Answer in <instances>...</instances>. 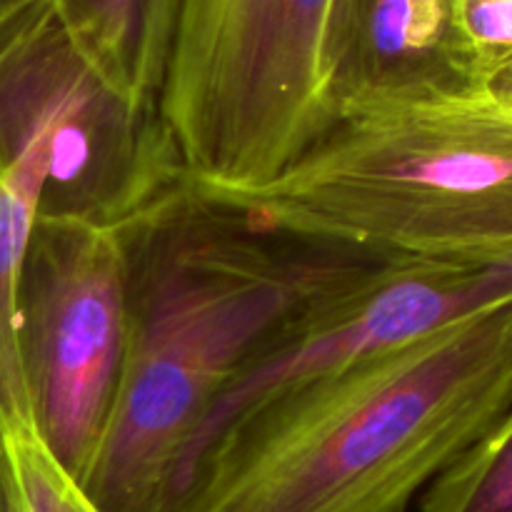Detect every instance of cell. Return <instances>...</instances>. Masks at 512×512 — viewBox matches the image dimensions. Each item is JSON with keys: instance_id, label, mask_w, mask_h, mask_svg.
I'll list each match as a JSON object with an SVG mask.
<instances>
[{"instance_id": "cell-11", "label": "cell", "mask_w": 512, "mask_h": 512, "mask_svg": "<svg viewBox=\"0 0 512 512\" xmlns=\"http://www.w3.org/2000/svg\"><path fill=\"white\" fill-rule=\"evenodd\" d=\"M0 445L13 473L20 512H103L25 415L0 410Z\"/></svg>"}, {"instance_id": "cell-8", "label": "cell", "mask_w": 512, "mask_h": 512, "mask_svg": "<svg viewBox=\"0 0 512 512\" xmlns=\"http://www.w3.org/2000/svg\"><path fill=\"white\" fill-rule=\"evenodd\" d=\"M328 63L338 115L388 100L483 93L455 0H333Z\"/></svg>"}, {"instance_id": "cell-4", "label": "cell", "mask_w": 512, "mask_h": 512, "mask_svg": "<svg viewBox=\"0 0 512 512\" xmlns=\"http://www.w3.org/2000/svg\"><path fill=\"white\" fill-rule=\"evenodd\" d=\"M333 0H178L158 118L193 188H253L338 120Z\"/></svg>"}, {"instance_id": "cell-13", "label": "cell", "mask_w": 512, "mask_h": 512, "mask_svg": "<svg viewBox=\"0 0 512 512\" xmlns=\"http://www.w3.org/2000/svg\"><path fill=\"white\" fill-rule=\"evenodd\" d=\"M0 512H20L18 508V495H15L13 473H10L8 458L0 445Z\"/></svg>"}, {"instance_id": "cell-2", "label": "cell", "mask_w": 512, "mask_h": 512, "mask_svg": "<svg viewBox=\"0 0 512 512\" xmlns=\"http://www.w3.org/2000/svg\"><path fill=\"white\" fill-rule=\"evenodd\" d=\"M512 405V300L245 410L168 512H408Z\"/></svg>"}, {"instance_id": "cell-1", "label": "cell", "mask_w": 512, "mask_h": 512, "mask_svg": "<svg viewBox=\"0 0 512 512\" xmlns=\"http://www.w3.org/2000/svg\"><path fill=\"white\" fill-rule=\"evenodd\" d=\"M123 235L125 363L80 485L103 512H168L185 450L240 365L370 258L253 228L185 180Z\"/></svg>"}, {"instance_id": "cell-5", "label": "cell", "mask_w": 512, "mask_h": 512, "mask_svg": "<svg viewBox=\"0 0 512 512\" xmlns=\"http://www.w3.org/2000/svg\"><path fill=\"white\" fill-rule=\"evenodd\" d=\"M0 173L40 190V213L125 228L183 180L158 108L120 88L53 0L0 23Z\"/></svg>"}, {"instance_id": "cell-9", "label": "cell", "mask_w": 512, "mask_h": 512, "mask_svg": "<svg viewBox=\"0 0 512 512\" xmlns=\"http://www.w3.org/2000/svg\"><path fill=\"white\" fill-rule=\"evenodd\" d=\"M80 43L133 98L158 108L178 0H53Z\"/></svg>"}, {"instance_id": "cell-7", "label": "cell", "mask_w": 512, "mask_h": 512, "mask_svg": "<svg viewBox=\"0 0 512 512\" xmlns=\"http://www.w3.org/2000/svg\"><path fill=\"white\" fill-rule=\"evenodd\" d=\"M508 300L512 278L493 265L370 260L290 315L240 365L185 450L175 500L210 443L245 410Z\"/></svg>"}, {"instance_id": "cell-10", "label": "cell", "mask_w": 512, "mask_h": 512, "mask_svg": "<svg viewBox=\"0 0 512 512\" xmlns=\"http://www.w3.org/2000/svg\"><path fill=\"white\" fill-rule=\"evenodd\" d=\"M420 512H512V405L430 483Z\"/></svg>"}, {"instance_id": "cell-14", "label": "cell", "mask_w": 512, "mask_h": 512, "mask_svg": "<svg viewBox=\"0 0 512 512\" xmlns=\"http://www.w3.org/2000/svg\"><path fill=\"white\" fill-rule=\"evenodd\" d=\"M23 3L25 0H0V23H3L13 10H18Z\"/></svg>"}, {"instance_id": "cell-16", "label": "cell", "mask_w": 512, "mask_h": 512, "mask_svg": "<svg viewBox=\"0 0 512 512\" xmlns=\"http://www.w3.org/2000/svg\"><path fill=\"white\" fill-rule=\"evenodd\" d=\"M505 105H510V108H512V103H505Z\"/></svg>"}, {"instance_id": "cell-12", "label": "cell", "mask_w": 512, "mask_h": 512, "mask_svg": "<svg viewBox=\"0 0 512 512\" xmlns=\"http://www.w3.org/2000/svg\"><path fill=\"white\" fill-rule=\"evenodd\" d=\"M455 10L480 88L498 95L512 80V0H455Z\"/></svg>"}, {"instance_id": "cell-3", "label": "cell", "mask_w": 512, "mask_h": 512, "mask_svg": "<svg viewBox=\"0 0 512 512\" xmlns=\"http://www.w3.org/2000/svg\"><path fill=\"white\" fill-rule=\"evenodd\" d=\"M193 190L300 243L493 265L512 250V108L488 93L350 108L268 183Z\"/></svg>"}, {"instance_id": "cell-6", "label": "cell", "mask_w": 512, "mask_h": 512, "mask_svg": "<svg viewBox=\"0 0 512 512\" xmlns=\"http://www.w3.org/2000/svg\"><path fill=\"white\" fill-rule=\"evenodd\" d=\"M15 335L28 420L83 483L108 428L128 345L123 228L35 220L18 278Z\"/></svg>"}, {"instance_id": "cell-15", "label": "cell", "mask_w": 512, "mask_h": 512, "mask_svg": "<svg viewBox=\"0 0 512 512\" xmlns=\"http://www.w3.org/2000/svg\"><path fill=\"white\" fill-rule=\"evenodd\" d=\"M493 98L500 100V103H512V80H510L508 85H505L503 90H500L498 95H493Z\"/></svg>"}]
</instances>
